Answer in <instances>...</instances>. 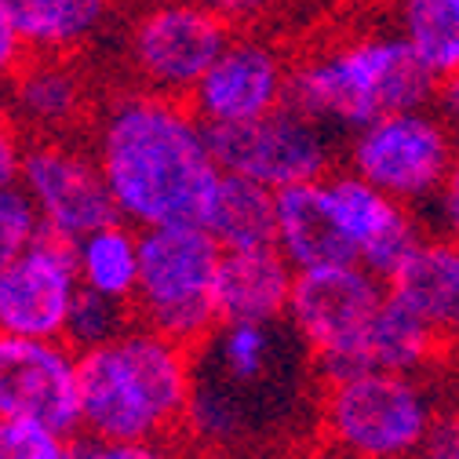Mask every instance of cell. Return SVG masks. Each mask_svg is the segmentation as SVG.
Returning <instances> with one entry per match:
<instances>
[{
  "label": "cell",
  "mask_w": 459,
  "mask_h": 459,
  "mask_svg": "<svg viewBox=\"0 0 459 459\" xmlns=\"http://www.w3.org/2000/svg\"><path fill=\"white\" fill-rule=\"evenodd\" d=\"M88 143L121 219L135 230L208 222L226 171L186 99L135 84L106 91Z\"/></svg>",
  "instance_id": "obj_1"
},
{
  "label": "cell",
  "mask_w": 459,
  "mask_h": 459,
  "mask_svg": "<svg viewBox=\"0 0 459 459\" xmlns=\"http://www.w3.org/2000/svg\"><path fill=\"white\" fill-rule=\"evenodd\" d=\"M194 351L146 325L81 354V430L99 441H160L186 427Z\"/></svg>",
  "instance_id": "obj_2"
},
{
  "label": "cell",
  "mask_w": 459,
  "mask_h": 459,
  "mask_svg": "<svg viewBox=\"0 0 459 459\" xmlns=\"http://www.w3.org/2000/svg\"><path fill=\"white\" fill-rule=\"evenodd\" d=\"M437 81L394 26L351 30L292 63L289 106L335 135H354L379 117L430 109Z\"/></svg>",
  "instance_id": "obj_3"
},
{
  "label": "cell",
  "mask_w": 459,
  "mask_h": 459,
  "mask_svg": "<svg viewBox=\"0 0 459 459\" xmlns=\"http://www.w3.org/2000/svg\"><path fill=\"white\" fill-rule=\"evenodd\" d=\"M317 412L339 459H420L445 405L430 376L351 372L325 379Z\"/></svg>",
  "instance_id": "obj_4"
},
{
  "label": "cell",
  "mask_w": 459,
  "mask_h": 459,
  "mask_svg": "<svg viewBox=\"0 0 459 459\" xmlns=\"http://www.w3.org/2000/svg\"><path fill=\"white\" fill-rule=\"evenodd\" d=\"M222 248L204 226L143 230V270L135 292V321L201 351L219 328L215 277Z\"/></svg>",
  "instance_id": "obj_5"
},
{
  "label": "cell",
  "mask_w": 459,
  "mask_h": 459,
  "mask_svg": "<svg viewBox=\"0 0 459 459\" xmlns=\"http://www.w3.org/2000/svg\"><path fill=\"white\" fill-rule=\"evenodd\" d=\"M459 157V132L430 109H405L342 139V168L409 208H430Z\"/></svg>",
  "instance_id": "obj_6"
},
{
  "label": "cell",
  "mask_w": 459,
  "mask_h": 459,
  "mask_svg": "<svg viewBox=\"0 0 459 459\" xmlns=\"http://www.w3.org/2000/svg\"><path fill=\"white\" fill-rule=\"evenodd\" d=\"M386 303V281L361 263L314 266L296 273L289 325L325 379L358 372L365 332Z\"/></svg>",
  "instance_id": "obj_7"
},
{
  "label": "cell",
  "mask_w": 459,
  "mask_h": 459,
  "mask_svg": "<svg viewBox=\"0 0 459 459\" xmlns=\"http://www.w3.org/2000/svg\"><path fill=\"white\" fill-rule=\"evenodd\" d=\"M230 37H234V30L204 0L135 8L125 26L121 59L135 88L190 99L201 77L230 44Z\"/></svg>",
  "instance_id": "obj_8"
},
{
  "label": "cell",
  "mask_w": 459,
  "mask_h": 459,
  "mask_svg": "<svg viewBox=\"0 0 459 459\" xmlns=\"http://www.w3.org/2000/svg\"><path fill=\"white\" fill-rule=\"evenodd\" d=\"M215 160L226 176L252 179L273 194L317 183L335 171V132L299 113L296 106H281L248 125L208 128Z\"/></svg>",
  "instance_id": "obj_9"
},
{
  "label": "cell",
  "mask_w": 459,
  "mask_h": 459,
  "mask_svg": "<svg viewBox=\"0 0 459 459\" xmlns=\"http://www.w3.org/2000/svg\"><path fill=\"white\" fill-rule=\"evenodd\" d=\"M19 186L33 201L44 234L70 245L121 219L88 139H33Z\"/></svg>",
  "instance_id": "obj_10"
},
{
  "label": "cell",
  "mask_w": 459,
  "mask_h": 459,
  "mask_svg": "<svg viewBox=\"0 0 459 459\" xmlns=\"http://www.w3.org/2000/svg\"><path fill=\"white\" fill-rule=\"evenodd\" d=\"M292 63L296 59L273 37L259 30H234L230 44L186 102L208 128L259 121L289 106Z\"/></svg>",
  "instance_id": "obj_11"
},
{
  "label": "cell",
  "mask_w": 459,
  "mask_h": 459,
  "mask_svg": "<svg viewBox=\"0 0 459 459\" xmlns=\"http://www.w3.org/2000/svg\"><path fill=\"white\" fill-rule=\"evenodd\" d=\"M0 416L81 430V354L63 339L0 335Z\"/></svg>",
  "instance_id": "obj_12"
},
{
  "label": "cell",
  "mask_w": 459,
  "mask_h": 459,
  "mask_svg": "<svg viewBox=\"0 0 459 459\" xmlns=\"http://www.w3.org/2000/svg\"><path fill=\"white\" fill-rule=\"evenodd\" d=\"M81 292L77 248L63 238L40 234L0 273V335L66 342Z\"/></svg>",
  "instance_id": "obj_13"
},
{
  "label": "cell",
  "mask_w": 459,
  "mask_h": 459,
  "mask_svg": "<svg viewBox=\"0 0 459 459\" xmlns=\"http://www.w3.org/2000/svg\"><path fill=\"white\" fill-rule=\"evenodd\" d=\"M22 135L33 139H88L99 106L95 74L84 55H33L0 91Z\"/></svg>",
  "instance_id": "obj_14"
},
{
  "label": "cell",
  "mask_w": 459,
  "mask_h": 459,
  "mask_svg": "<svg viewBox=\"0 0 459 459\" xmlns=\"http://www.w3.org/2000/svg\"><path fill=\"white\" fill-rule=\"evenodd\" d=\"M321 194L342 230V238L351 241L358 263L383 281H390L401 270V263L416 252V245L427 238L416 208L394 201L390 194L365 183L342 164L321 179Z\"/></svg>",
  "instance_id": "obj_15"
},
{
  "label": "cell",
  "mask_w": 459,
  "mask_h": 459,
  "mask_svg": "<svg viewBox=\"0 0 459 459\" xmlns=\"http://www.w3.org/2000/svg\"><path fill=\"white\" fill-rule=\"evenodd\" d=\"M292 289H296V266L277 248L222 252L219 277H215L219 325H234V321L281 325V321H289Z\"/></svg>",
  "instance_id": "obj_16"
},
{
  "label": "cell",
  "mask_w": 459,
  "mask_h": 459,
  "mask_svg": "<svg viewBox=\"0 0 459 459\" xmlns=\"http://www.w3.org/2000/svg\"><path fill=\"white\" fill-rule=\"evenodd\" d=\"M386 289L412 307L448 342V351H459V241L427 234Z\"/></svg>",
  "instance_id": "obj_17"
},
{
  "label": "cell",
  "mask_w": 459,
  "mask_h": 459,
  "mask_svg": "<svg viewBox=\"0 0 459 459\" xmlns=\"http://www.w3.org/2000/svg\"><path fill=\"white\" fill-rule=\"evenodd\" d=\"M33 55H88L117 22L121 0H4Z\"/></svg>",
  "instance_id": "obj_18"
},
{
  "label": "cell",
  "mask_w": 459,
  "mask_h": 459,
  "mask_svg": "<svg viewBox=\"0 0 459 459\" xmlns=\"http://www.w3.org/2000/svg\"><path fill=\"white\" fill-rule=\"evenodd\" d=\"M448 342L397 296L386 289V303L372 317L361 354H358V372H401V376H434L445 365Z\"/></svg>",
  "instance_id": "obj_19"
},
{
  "label": "cell",
  "mask_w": 459,
  "mask_h": 459,
  "mask_svg": "<svg viewBox=\"0 0 459 459\" xmlns=\"http://www.w3.org/2000/svg\"><path fill=\"white\" fill-rule=\"evenodd\" d=\"M277 252L299 270L358 263L351 241L342 238L335 215L317 183L289 186L277 194Z\"/></svg>",
  "instance_id": "obj_20"
},
{
  "label": "cell",
  "mask_w": 459,
  "mask_h": 459,
  "mask_svg": "<svg viewBox=\"0 0 459 459\" xmlns=\"http://www.w3.org/2000/svg\"><path fill=\"white\" fill-rule=\"evenodd\" d=\"M204 230L222 252L277 248V194L241 176H222Z\"/></svg>",
  "instance_id": "obj_21"
},
{
  "label": "cell",
  "mask_w": 459,
  "mask_h": 459,
  "mask_svg": "<svg viewBox=\"0 0 459 459\" xmlns=\"http://www.w3.org/2000/svg\"><path fill=\"white\" fill-rule=\"evenodd\" d=\"M77 248V273L81 289L91 296H106L117 303H135L139 292V270H143V230L117 219L84 241Z\"/></svg>",
  "instance_id": "obj_22"
},
{
  "label": "cell",
  "mask_w": 459,
  "mask_h": 459,
  "mask_svg": "<svg viewBox=\"0 0 459 459\" xmlns=\"http://www.w3.org/2000/svg\"><path fill=\"white\" fill-rule=\"evenodd\" d=\"M204 354H208L204 376L241 394L259 390L273 379L281 365V332L277 325H252V321L219 325L204 342Z\"/></svg>",
  "instance_id": "obj_23"
},
{
  "label": "cell",
  "mask_w": 459,
  "mask_h": 459,
  "mask_svg": "<svg viewBox=\"0 0 459 459\" xmlns=\"http://www.w3.org/2000/svg\"><path fill=\"white\" fill-rule=\"evenodd\" d=\"M390 26L434 81L459 74V0H394Z\"/></svg>",
  "instance_id": "obj_24"
},
{
  "label": "cell",
  "mask_w": 459,
  "mask_h": 459,
  "mask_svg": "<svg viewBox=\"0 0 459 459\" xmlns=\"http://www.w3.org/2000/svg\"><path fill=\"white\" fill-rule=\"evenodd\" d=\"M135 325V310L128 303H117V299H106V296H91V292H81L74 314H70V328H66V342L84 354V351H95L102 342L117 339L125 328Z\"/></svg>",
  "instance_id": "obj_25"
},
{
  "label": "cell",
  "mask_w": 459,
  "mask_h": 459,
  "mask_svg": "<svg viewBox=\"0 0 459 459\" xmlns=\"http://www.w3.org/2000/svg\"><path fill=\"white\" fill-rule=\"evenodd\" d=\"M77 441L55 427L33 420L0 416V459H74Z\"/></svg>",
  "instance_id": "obj_26"
},
{
  "label": "cell",
  "mask_w": 459,
  "mask_h": 459,
  "mask_svg": "<svg viewBox=\"0 0 459 459\" xmlns=\"http://www.w3.org/2000/svg\"><path fill=\"white\" fill-rule=\"evenodd\" d=\"M44 234L40 215L19 183L0 186V273Z\"/></svg>",
  "instance_id": "obj_27"
},
{
  "label": "cell",
  "mask_w": 459,
  "mask_h": 459,
  "mask_svg": "<svg viewBox=\"0 0 459 459\" xmlns=\"http://www.w3.org/2000/svg\"><path fill=\"white\" fill-rule=\"evenodd\" d=\"M74 459H190V455L176 437H160V441H99V437H84L77 445Z\"/></svg>",
  "instance_id": "obj_28"
},
{
  "label": "cell",
  "mask_w": 459,
  "mask_h": 459,
  "mask_svg": "<svg viewBox=\"0 0 459 459\" xmlns=\"http://www.w3.org/2000/svg\"><path fill=\"white\" fill-rule=\"evenodd\" d=\"M204 4L230 26V30H259L273 19L289 0H204Z\"/></svg>",
  "instance_id": "obj_29"
},
{
  "label": "cell",
  "mask_w": 459,
  "mask_h": 459,
  "mask_svg": "<svg viewBox=\"0 0 459 459\" xmlns=\"http://www.w3.org/2000/svg\"><path fill=\"white\" fill-rule=\"evenodd\" d=\"M26 150H30V139L22 135V128L12 117V109L4 106V99H0V186L19 183Z\"/></svg>",
  "instance_id": "obj_30"
},
{
  "label": "cell",
  "mask_w": 459,
  "mask_h": 459,
  "mask_svg": "<svg viewBox=\"0 0 459 459\" xmlns=\"http://www.w3.org/2000/svg\"><path fill=\"white\" fill-rule=\"evenodd\" d=\"M30 59V48L8 12V4L0 0V91H4L12 84V77L19 74V66Z\"/></svg>",
  "instance_id": "obj_31"
},
{
  "label": "cell",
  "mask_w": 459,
  "mask_h": 459,
  "mask_svg": "<svg viewBox=\"0 0 459 459\" xmlns=\"http://www.w3.org/2000/svg\"><path fill=\"white\" fill-rule=\"evenodd\" d=\"M427 212H430V219H434V226H437L441 238L459 241V157H455V164H452V171H448L441 194L430 201Z\"/></svg>",
  "instance_id": "obj_32"
},
{
  "label": "cell",
  "mask_w": 459,
  "mask_h": 459,
  "mask_svg": "<svg viewBox=\"0 0 459 459\" xmlns=\"http://www.w3.org/2000/svg\"><path fill=\"white\" fill-rule=\"evenodd\" d=\"M420 459H459V409H445Z\"/></svg>",
  "instance_id": "obj_33"
},
{
  "label": "cell",
  "mask_w": 459,
  "mask_h": 459,
  "mask_svg": "<svg viewBox=\"0 0 459 459\" xmlns=\"http://www.w3.org/2000/svg\"><path fill=\"white\" fill-rule=\"evenodd\" d=\"M434 109L441 113V121H448L455 132H459V74L437 81V91H434Z\"/></svg>",
  "instance_id": "obj_34"
},
{
  "label": "cell",
  "mask_w": 459,
  "mask_h": 459,
  "mask_svg": "<svg viewBox=\"0 0 459 459\" xmlns=\"http://www.w3.org/2000/svg\"><path fill=\"white\" fill-rule=\"evenodd\" d=\"M135 8H160V4H179V0H128Z\"/></svg>",
  "instance_id": "obj_35"
}]
</instances>
